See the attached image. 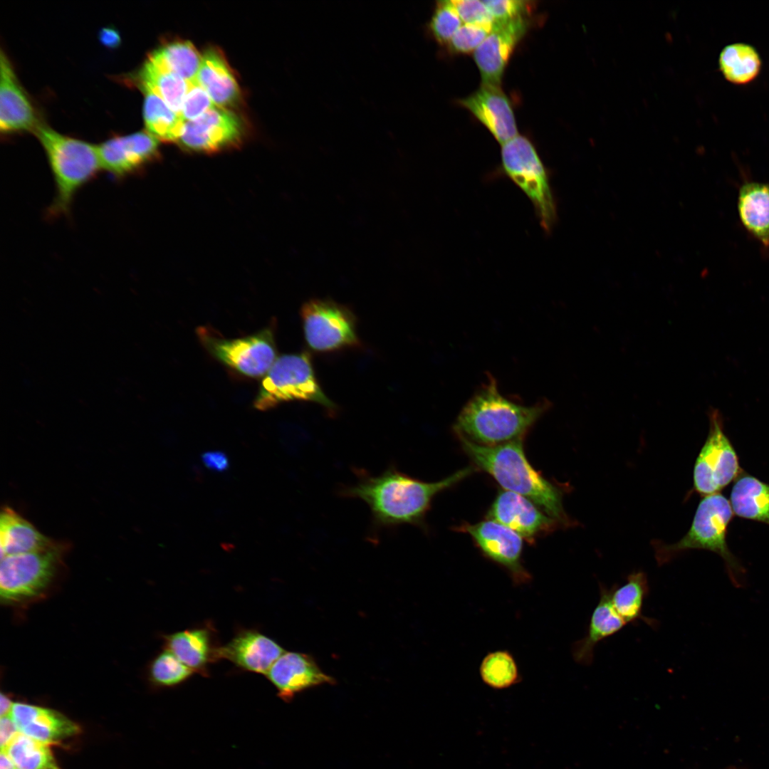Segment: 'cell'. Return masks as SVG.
Listing matches in <instances>:
<instances>
[{"instance_id":"6da1fadb","label":"cell","mask_w":769,"mask_h":769,"mask_svg":"<svg viewBox=\"0 0 769 769\" xmlns=\"http://www.w3.org/2000/svg\"><path fill=\"white\" fill-rule=\"evenodd\" d=\"M354 472L355 483L342 486L338 493L342 498L360 500L367 506L371 514L369 537L375 541L384 530L404 525L423 528L435 496L469 476L472 468H465L436 482L413 478L393 464L378 475L359 469Z\"/></svg>"},{"instance_id":"7a4b0ae2","label":"cell","mask_w":769,"mask_h":769,"mask_svg":"<svg viewBox=\"0 0 769 769\" xmlns=\"http://www.w3.org/2000/svg\"><path fill=\"white\" fill-rule=\"evenodd\" d=\"M546 402L526 406L502 395L492 376L467 402L454 429L459 437L484 446H496L523 436L547 409Z\"/></svg>"},{"instance_id":"3957f363","label":"cell","mask_w":769,"mask_h":769,"mask_svg":"<svg viewBox=\"0 0 769 769\" xmlns=\"http://www.w3.org/2000/svg\"><path fill=\"white\" fill-rule=\"evenodd\" d=\"M474 463L491 474L506 491L527 498L562 524L569 523L560 491L538 474L525 455L522 439L484 446L459 437Z\"/></svg>"},{"instance_id":"277c9868","label":"cell","mask_w":769,"mask_h":769,"mask_svg":"<svg viewBox=\"0 0 769 769\" xmlns=\"http://www.w3.org/2000/svg\"><path fill=\"white\" fill-rule=\"evenodd\" d=\"M35 134L45 150L56 184L51 212L66 213L77 192L101 168L97 146L42 124Z\"/></svg>"},{"instance_id":"5b68a950","label":"cell","mask_w":769,"mask_h":769,"mask_svg":"<svg viewBox=\"0 0 769 769\" xmlns=\"http://www.w3.org/2000/svg\"><path fill=\"white\" fill-rule=\"evenodd\" d=\"M733 514L730 501L722 494L717 493L704 496L698 506L689 530L679 541L667 545L656 544L658 563L663 565L686 550H711L724 560L732 581L738 585L744 570L730 552L726 539V529Z\"/></svg>"},{"instance_id":"8992f818","label":"cell","mask_w":769,"mask_h":769,"mask_svg":"<svg viewBox=\"0 0 769 769\" xmlns=\"http://www.w3.org/2000/svg\"><path fill=\"white\" fill-rule=\"evenodd\" d=\"M293 400L314 402L331 412L336 409L320 387L311 357L306 352L286 354L276 358L261 382L253 407L260 411H267L282 402Z\"/></svg>"},{"instance_id":"52a82bcc","label":"cell","mask_w":769,"mask_h":769,"mask_svg":"<svg viewBox=\"0 0 769 769\" xmlns=\"http://www.w3.org/2000/svg\"><path fill=\"white\" fill-rule=\"evenodd\" d=\"M501 169L532 202L541 227L550 233L556 223L557 207L548 172L535 146L518 135L501 145Z\"/></svg>"},{"instance_id":"ba28073f","label":"cell","mask_w":769,"mask_h":769,"mask_svg":"<svg viewBox=\"0 0 769 769\" xmlns=\"http://www.w3.org/2000/svg\"><path fill=\"white\" fill-rule=\"evenodd\" d=\"M196 333L211 356L243 376L264 377L276 360L273 325L237 338H226L208 326L199 327Z\"/></svg>"},{"instance_id":"9c48e42d","label":"cell","mask_w":769,"mask_h":769,"mask_svg":"<svg viewBox=\"0 0 769 769\" xmlns=\"http://www.w3.org/2000/svg\"><path fill=\"white\" fill-rule=\"evenodd\" d=\"M61 553L54 543L43 550L1 558V600L20 602L43 592L56 572Z\"/></svg>"},{"instance_id":"30bf717a","label":"cell","mask_w":769,"mask_h":769,"mask_svg":"<svg viewBox=\"0 0 769 769\" xmlns=\"http://www.w3.org/2000/svg\"><path fill=\"white\" fill-rule=\"evenodd\" d=\"M300 316L305 341L313 350L330 352L360 345L356 317L346 305L313 298L302 305Z\"/></svg>"},{"instance_id":"8fae6325","label":"cell","mask_w":769,"mask_h":769,"mask_svg":"<svg viewBox=\"0 0 769 769\" xmlns=\"http://www.w3.org/2000/svg\"><path fill=\"white\" fill-rule=\"evenodd\" d=\"M737 454L724 434L717 414L711 416L710 430L696 460L694 486L704 496L718 493L740 474Z\"/></svg>"},{"instance_id":"7c38bea8","label":"cell","mask_w":769,"mask_h":769,"mask_svg":"<svg viewBox=\"0 0 769 769\" xmlns=\"http://www.w3.org/2000/svg\"><path fill=\"white\" fill-rule=\"evenodd\" d=\"M474 538L483 554L502 567L516 586L529 584L532 575L522 563V537L493 520L474 525L464 524L459 528Z\"/></svg>"},{"instance_id":"4fadbf2b","label":"cell","mask_w":769,"mask_h":769,"mask_svg":"<svg viewBox=\"0 0 769 769\" xmlns=\"http://www.w3.org/2000/svg\"><path fill=\"white\" fill-rule=\"evenodd\" d=\"M243 131L242 122L236 114L216 106L199 117L185 122L178 142L190 150L216 152L239 143Z\"/></svg>"},{"instance_id":"5bb4252c","label":"cell","mask_w":769,"mask_h":769,"mask_svg":"<svg viewBox=\"0 0 769 769\" xmlns=\"http://www.w3.org/2000/svg\"><path fill=\"white\" fill-rule=\"evenodd\" d=\"M528 27L527 16L494 23L491 33L474 52L482 83L501 86L507 63Z\"/></svg>"},{"instance_id":"9a60e30c","label":"cell","mask_w":769,"mask_h":769,"mask_svg":"<svg viewBox=\"0 0 769 769\" xmlns=\"http://www.w3.org/2000/svg\"><path fill=\"white\" fill-rule=\"evenodd\" d=\"M158 142L147 131L110 138L97 145L101 168L118 179L131 175L157 157Z\"/></svg>"},{"instance_id":"2e32d148","label":"cell","mask_w":769,"mask_h":769,"mask_svg":"<svg viewBox=\"0 0 769 769\" xmlns=\"http://www.w3.org/2000/svg\"><path fill=\"white\" fill-rule=\"evenodd\" d=\"M459 103L503 145L518 135L511 102L501 86L481 83Z\"/></svg>"},{"instance_id":"e0dca14e","label":"cell","mask_w":769,"mask_h":769,"mask_svg":"<svg viewBox=\"0 0 769 769\" xmlns=\"http://www.w3.org/2000/svg\"><path fill=\"white\" fill-rule=\"evenodd\" d=\"M266 676L285 701L310 688L335 683L333 677L321 670L313 656L295 652H285Z\"/></svg>"},{"instance_id":"ac0fdd59","label":"cell","mask_w":769,"mask_h":769,"mask_svg":"<svg viewBox=\"0 0 769 769\" xmlns=\"http://www.w3.org/2000/svg\"><path fill=\"white\" fill-rule=\"evenodd\" d=\"M285 652L277 642L260 632L244 629L227 644L216 647L214 658L227 659L245 671L266 675Z\"/></svg>"},{"instance_id":"d6986e66","label":"cell","mask_w":769,"mask_h":769,"mask_svg":"<svg viewBox=\"0 0 769 769\" xmlns=\"http://www.w3.org/2000/svg\"><path fill=\"white\" fill-rule=\"evenodd\" d=\"M0 130L11 133L22 131L35 132L40 125L35 109L17 79L12 65L1 51Z\"/></svg>"},{"instance_id":"ffe728a7","label":"cell","mask_w":769,"mask_h":769,"mask_svg":"<svg viewBox=\"0 0 769 769\" xmlns=\"http://www.w3.org/2000/svg\"><path fill=\"white\" fill-rule=\"evenodd\" d=\"M488 517L528 540H533L539 534L553 530L558 523L542 513L533 502L509 491L498 493L488 512Z\"/></svg>"},{"instance_id":"44dd1931","label":"cell","mask_w":769,"mask_h":769,"mask_svg":"<svg viewBox=\"0 0 769 769\" xmlns=\"http://www.w3.org/2000/svg\"><path fill=\"white\" fill-rule=\"evenodd\" d=\"M10 716L20 733L51 745L78 734L79 726L53 709L24 703H14Z\"/></svg>"},{"instance_id":"7402d4cb","label":"cell","mask_w":769,"mask_h":769,"mask_svg":"<svg viewBox=\"0 0 769 769\" xmlns=\"http://www.w3.org/2000/svg\"><path fill=\"white\" fill-rule=\"evenodd\" d=\"M740 221L765 251H769V182L743 175L737 196Z\"/></svg>"},{"instance_id":"603a6c76","label":"cell","mask_w":769,"mask_h":769,"mask_svg":"<svg viewBox=\"0 0 769 769\" xmlns=\"http://www.w3.org/2000/svg\"><path fill=\"white\" fill-rule=\"evenodd\" d=\"M626 624L612 605L610 589L600 585L599 602L591 614L586 634L572 647L575 661L583 666L590 665L595 646L619 632Z\"/></svg>"},{"instance_id":"cb8c5ba5","label":"cell","mask_w":769,"mask_h":769,"mask_svg":"<svg viewBox=\"0 0 769 769\" xmlns=\"http://www.w3.org/2000/svg\"><path fill=\"white\" fill-rule=\"evenodd\" d=\"M196 82L208 93L214 105L226 108L238 103V83L221 51L215 48L203 54Z\"/></svg>"},{"instance_id":"d4e9b609","label":"cell","mask_w":769,"mask_h":769,"mask_svg":"<svg viewBox=\"0 0 769 769\" xmlns=\"http://www.w3.org/2000/svg\"><path fill=\"white\" fill-rule=\"evenodd\" d=\"M31 523L10 508H5L0 516L1 558L33 552L53 545Z\"/></svg>"},{"instance_id":"484cf974","label":"cell","mask_w":769,"mask_h":769,"mask_svg":"<svg viewBox=\"0 0 769 769\" xmlns=\"http://www.w3.org/2000/svg\"><path fill=\"white\" fill-rule=\"evenodd\" d=\"M164 637L166 649L195 672L205 674L209 663L215 661L216 647L207 628L188 629Z\"/></svg>"},{"instance_id":"4316f807","label":"cell","mask_w":769,"mask_h":769,"mask_svg":"<svg viewBox=\"0 0 769 769\" xmlns=\"http://www.w3.org/2000/svg\"><path fill=\"white\" fill-rule=\"evenodd\" d=\"M609 589L613 607L627 624L642 620L652 627L657 626L656 620L642 614L644 602L649 592L648 579L644 572H633L624 584H615Z\"/></svg>"},{"instance_id":"83f0119b","label":"cell","mask_w":769,"mask_h":769,"mask_svg":"<svg viewBox=\"0 0 769 769\" xmlns=\"http://www.w3.org/2000/svg\"><path fill=\"white\" fill-rule=\"evenodd\" d=\"M730 503L736 516L769 525V484L743 474L732 487Z\"/></svg>"},{"instance_id":"f1b7e54d","label":"cell","mask_w":769,"mask_h":769,"mask_svg":"<svg viewBox=\"0 0 769 769\" xmlns=\"http://www.w3.org/2000/svg\"><path fill=\"white\" fill-rule=\"evenodd\" d=\"M139 85L156 94L179 114L190 82L147 58L138 73Z\"/></svg>"},{"instance_id":"f546056e","label":"cell","mask_w":769,"mask_h":769,"mask_svg":"<svg viewBox=\"0 0 769 769\" xmlns=\"http://www.w3.org/2000/svg\"><path fill=\"white\" fill-rule=\"evenodd\" d=\"M719 68L726 80L735 85H746L760 73L762 61L757 50L746 43L725 46L719 55Z\"/></svg>"},{"instance_id":"4dcf8cb0","label":"cell","mask_w":769,"mask_h":769,"mask_svg":"<svg viewBox=\"0 0 769 769\" xmlns=\"http://www.w3.org/2000/svg\"><path fill=\"white\" fill-rule=\"evenodd\" d=\"M143 117L147 132L164 142L179 141L185 121L151 91L144 90Z\"/></svg>"},{"instance_id":"1f68e13d","label":"cell","mask_w":769,"mask_h":769,"mask_svg":"<svg viewBox=\"0 0 769 769\" xmlns=\"http://www.w3.org/2000/svg\"><path fill=\"white\" fill-rule=\"evenodd\" d=\"M201 56L189 41H174L153 51L148 59L179 75L187 82H194L201 65Z\"/></svg>"},{"instance_id":"d6a6232c","label":"cell","mask_w":769,"mask_h":769,"mask_svg":"<svg viewBox=\"0 0 769 769\" xmlns=\"http://www.w3.org/2000/svg\"><path fill=\"white\" fill-rule=\"evenodd\" d=\"M48 746L19 733L3 751L19 769H61Z\"/></svg>"},{"instance_id":"836d02e7","label":"cell","mask_w":769,"mask_h":769,"mask_svg":"<svg viewBox=\"0 0 769 769\" xmlns=\"http://www.w3.org/2000/svg\"><path fill=\"white\" fill-rule=\"evenodd\" d=\"M479 674L483 682L491 689H508L521 681L518 664L507 650L488 653L482 659Z\"/></svg>"},{"instance_id":"e575fe53","label":"cell","mask_w":769,"mask_h":769,"mask_svg":"<svg viewBox=\"0 0 769 769\" xmlns=\"http://www.w3.org/2000/svg\"><path fill=\"white\" fill-rule=\"evenodd\" d=\"M194 672L167 649L152 660L149 668L150 680L155 684L161 686H174L180 684L187 681Z\"/></svg>"},{"instance_id":"d590c367","label":"cell","mask_w":769,"mask_h":769,"mask_svg":"<svg viewBox=\"0 0 769 769\" xmlns=\"http://www.w3.org/2000/svg\"><path fill=\"white\" fill-rule=\"evenodd\" d=\"M463 24L451 0L436 2L428 23V29L434 40L441 46H448L451 39Z\"/></svg>"},{"instance_id":"8d00e7d4","label":"cell","mask_w":769,"mask_h":769,"mask_svg":"<svg viewBox=\"0 0 769 769\" xmlns=\"http://www.w3.org/2000/svg\"><path fill=\"white\" fill-rule=\"evenodd\" d=\"M493 25L463 23L447 46L457 53L474 52L491 33Z\"/></svg>"},{"instance_id":"74e56055","label":"cell","mask_w":769,"mask_h":769,"mask_svg":"<svg viewBox=\"0 0 769 769\" xmlns=\"http://www.w3.org/2000/svg\"><path fill=\"white\" fill-rule=\"evenodd\" d=\"M214 107L208 93L195 80L190 82L179 115L185 122L192 121Z\"/></svg>"},{"instance_id":"f35d334b","label":"cell","mask_w":769,"mask_h":769,"mask_svg":"<svg viewBox=\"0 0 769 769\" xmlns=\"http://www.w3.org/2000/svg\"><path fill=\"white\" fill-rule=\"evenodd\" d=\"M495 23L509 21L527 16L532 8L531 1L522 0L483 1Z\"/></svg>"},{"instance_id":"ab89813d","label":"cell","mask_w":769,"mask_h":769,"mask_svg":"<svg viewBox=\"0 0 769 769\" xmlns=\"http://www.w3.org/2000/svg\"><path fill=\"white\" fill-rule=\"evenodd\" d=\"M463 23L494 24L488 9L479 0H451Z\"/></svg>"},{"instance_id":"60d3db41","label":"cell","mask_w":769,"mask_h":769,"mask_svg":"<svg viewBox=\"0 0 769 769\" xmlns=\"http://www.w3.org/2000/svg\"><path fill=\"white\" fill-rule=\"evenodd\" d=\"M201 457L205 466L213 471L223 472L229 466V458L222 451H208L204 452Z\"/></svg>"},{"instance_id":"b9f144b4","label":"cell","mask_w":769,"mask_h":769,"mask_svg":"<svg viewBox=\"0 0 769 769\" xmlns=\"http://www.w3.org/2000/svg\"><path fill=\"white\" fill-rule=\"evenodd\" d=\"M20 733L14 721L9 716L1 717L0 721V746L1 750H4Z\"/></svg>"},{"instance_id":"7bdbcfd3","label":"cell","mask_w":769,"mask_h":769,"mask_svg":"<svg viewBox=\"0 0 769 769\" xmlns=\"http://www.w3.org/2000/svg\"><path fill=\"white\" fill-rule=\"evenodd\" d=\"M101 40L106 45H115L119 41V36L114 30H103L101 34Z\"/></svg>"},{"instance_id":"ee69618b","label":"cell","mask_w":769,"mask_h":769,"mask_svg":"<svg viewBox=\"0 0 769 769\" xmlns=\"http://www.w3.org/2000/svg\"><path fill=\"white\" fill-rule=\"evenodd\" d=\"M13 704L14 703L11 702V700L6 695L4 694L3 693L1 694V696H0V713H1V717L10 715Z\"/></svg>"},{"instance_id":"f6af8a7d","label":"cell","mask_w":769,"mask_h":769,"mask_svg":"<svg viewBox=\"0 0 769 769\" xmlns=\"http://www.w3.org/2000/svg\"><path fill=\"white\" fill-rule=\"evenodd\" d=\"M0 769H19L5 751L1 750Z\"/></svg>"}]
</instances>
